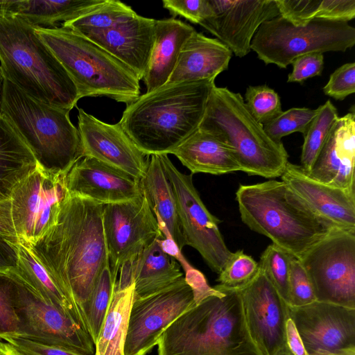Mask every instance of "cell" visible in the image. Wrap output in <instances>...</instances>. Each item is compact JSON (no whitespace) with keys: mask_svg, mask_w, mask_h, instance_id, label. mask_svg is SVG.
Returning a JSON list of instances; mask_svg holds the SVG:
<instances>
[{"mask_svg":"<svg viewBox=\"0 0 355 355\" xmlns=\"http://www.w3.org/2000/svg\"><path fill=\"white\" fill-rule=\"evenodd\" d=\"M103 206L69 194L53 226L34 243L25 241L83 314L102 269L110 263Z\"/></svg>","mask_w":355,"mask_h":355,"instance_id":"cell-1","label":"cell"},{"mask_svg":"<svg viewBox=\"0 0 355 355\" xmlns=\"http://www.w3.org/2000/svg\"><path fill=\"white\" fill-rule=\"evenodd\" d=\"M214 81L167 83L128 105L119 123L146 155L170 154L199 128Z\"/></svg>","mask_w":355,"mask_h":355,"instance_id":"cell-2","label":"cell"},{"mask_svg":"<svg viewBox=\"0 0 355 355\" xmlns=\"http://www.w3.org/2000/svg\"><path fill=\"white\" fill-rule=\"evenodd\" d=\"M223 292L194 305L159 337L158 355H262L248 331L239 290Z\"/></svg>","mask_w":355,"mask_h":355,"instance_id":"cell-3","label":"cell"},{"mask_svg":"<svg viewBox=\"0 0 355 355\" xmlns=\"http://www.w3.org/2000/svg\"><path fill=\"white\" fill-rule=\"evenodd\" d=\"M236 200L243 223L298 259L337 229L282 180L240 184Z\"/></svg>","mask_w":355,"mask_h":355,"instance_id":"cell-4","label":"cell"},{"mask_svg":"<svg viewBox=\"0 0 355 355\" xmlns=\"http://www.w3.org/2000/svg\"><path fill=\"white\" fill-rule=\"evenodd\" d=\"M0 67L6 78L37 101L71 111L80 99L35 27L18 17L0 16Z\"/></svg>","mask_w":355,"mask_h":355,"instance_id":"cell-5","label":"cell"},{"mask_svg":"<svg viewBox=\"0 0 355 355\" xmlns=\"http://www.w3.org/2000/svg\"><path fill=\"white\" fill-rule=\"evenodd\" d=\"M69 112L37 101L4 77L1 113L47 171L67 173L83 157L79 132Z\"/></svg>","mask_w":355,"mask_h":355,"instance_id":"cell-6","label":"cell"},{"mask_svg":"<svg viewBox=\"0 0 355 355\" xmlns=\"http://www.w3.org/2000/svg\"><path fill=\"white\" fill-rule=\"evenodd\" d=\"M209 132L234 152L241 171L265 178L281 177L288 155L271 139L250 113L240 93L213 87L199 128Z\"/></svg>","mask_w":355,"mask_h":355,"instance_id":"cell-7","label":"cell"},{"mask_svg":"<svg viewBox=\"0 0 355 355\" xmlns=\"http://www.w3.org/2000/svg\"><path fill=\"white\" fill-rule=\"evenodd\" d=\"M35 31L70 76L80 99L105 96L128 105L140 96L135 73L94 42L62 26Z\"/></svg>","mask_w":355,"mask_h":355,"instance_id":"cell-8","label":"cell"},{"mask_svg":"<svg viewBox=\"0 0 355 355\" xmlns=\"http://www.w3.org/2000/svg\"><path fill=\"white\" fill-rule=\"evenodd\" d=\"M354 44L355 28L347 21L315 19L295 25L279 15L259 26L250 46L266 64L286 69L300 55L345 52Z\"/></svg>","mask_w":355,"mask_h":355,"instance_id":"cell-9","label":"cell"},{"mask_svg":"<svg viewBox=\"0 0 355 355\" xmlns=\"http://www.w3.org/2000/svg\"><path fill=\"white\" fill-rule=\"evenodd\" d=\"M299 259L317 301L355 309V231L334 230Z\"/></svg>","mask_w":355,"mask_h":355,"instance_id":"cell-10","label":"cell"},{"mask_svg":"<svg viewBox=\"0 0 355 355\" xmlns=\"http://www.w3.org/2000/svg\"><path fill=\"white\" fill-rule=\"evenodd\" d=\"M159 156L173 189L185 245L196 250L211 270L219 274L232 253L220 232V221L204 205L192 175L180 172L167 154Z\"/></svg>","mask_w":355,"mask_h":355,"instance_id":"cell-11","label":"cell"},{"mask_svg":"<svg viewBox=\"0 0 355 355\" xmlns=\"http://www.w3.org/2000/svg\"><path fill=\"white\" fill-rule=\"evenodd\" d=\"M67 173L49 172L38 165L15 187L9 200L19 239L33 243L55 223L61 205L69 194Z\"/></svg>","mask_w":355,"mask_h":355,"instance_id":"cell-12","label":"cell"},{"mask_svg":"<svg viewBox=\"0 0 355 355\" xmlns=\"http://www.w3.org/2000/svg\"><path fill=\"white\" fill-rule=\"evenodd\" d=\"M103 227L110 266L116 279L121 267L159 237H164L147 198L105 205Z\"/></svg>","mask_w":355,"mask_h":355,"instance_id":"cell-13","label":"cell"},{"mask_svg":"<svg viewBox=\"0 0 355 355\" xmlns=\"http://www.w3.org/2000/svg\"><path fill=\"white\" fill-rule=\"evenodd\" d=\"M193 293L184 277L155 293L134 297L124 355H146L157 345L164 329L194 306Z\"/></svg>","mask_w":355,"mask_h":355,"instance_id":"cell-14","label":"cell"},{"mask_svg":"<svg viewBox=\"0 0 355 355\" xmlns=\"http://www.w3.org/2000/svg\"><path fill=\"white\" fill-rule=\"evenodd\" d=\"M288 314L307 355H355V309L316 300Z\"/></svg>","mask_w":355,"mask_h":355,"instance_id":"cell-15","label":"cell"},{"mask_svg":"<svg viewBox=\"0 0 355 355\" xmlns=\"http://www.w3.org/2000/svg\"><path fill=\"white\" fill-rule=\"evenodd\" d=\"M17 313L21 322L20 337L83 355H94L95 345L89 333L46 303L21 279Z\"/></svg>","mask_w":355,"mask_h":355,"instance_id":"cell-16","label":"cell"},{"mask_svg":"<svg viewBox=\"0 0 355 355\" xmlns=\"http://www.w3.org/2000/svg\"><path fill=\"white\" fill-rule=\"evenodd\" d=\"M249 334L262 355H276L286 347L288 305L259 268L247 286L239 289Z\"/></svg>","mask_w":355,"mask_h":355,"instance_id":"cell-17","label":"cell"},{"mask_svg":"<svg viewBox=\"0 0 355 355\" xmlns=\"http://www.w3.org/2000/svg\"><path fill=\"white\" fill-rule=\"evenodd\" d=\"M78 130L83 157L96 159L139 180L147 169L149 156L143 153L119 122H103L78 108Z\"/></svg>","mask_w":355,"mask_h":355,"instance_id":"cell-18","label":"cell"},{"mask_svg":"<svg viewBox=\"0 0 355 355\" xmlns=\"http://www.w3.org/2000/svg\"><path fill=\"white\" fill-rule=\"evenodd\" d=\"M209 1L213 15L200 25L239 58L250 52L259 26L279 15L275 0Z\"/></svg>","mask_w":355,"mask_h":355,"instance_id":"cell-19","label":"cell"},{"mask_svg":"<svg viewBox=\"0 0 355 355\" xmlns=\"http://www.w3.org/2000/svg\"><path fill=\"white\" fill-rule=\"evenodd\" d=\"M66 180L70 195L104 205L128 201L142 193L139 180L89 157L73 164Z\"/></svg>","mask_w":355,"mask_h":355,"instance_id":"cell-20","label":"cell"},{"mask_svg":"<svg viewBox=\"0 0 355 355\" xmlns=\"http://www.w3.org/2000/svg\"><path fill=\"white\" fill-rule=\"evenodd\" d=\"M281 178L316 214L338 230L355 231V191L315 180L289 162Z\"/></svg>","mask_w":355,"mask_h":355,"instance_id":"cell-21","label":"cell"},{"mask_svg":"<svg viewBox=\"0 0 355 355\" xmlns=\"http://www.w3.org/2000/svg\"><path fill=\"white\" fill-rule=\"evenodd\" d=\"M338 116L306 173L324 184L355 191V114Z\"/></svg>","mask_w":355,"mask_h":355,"instance_id":"cell-22","label":"cell"},{"mask_svg":"<svg viewBox=\"0 0 355 355\" xmlns=\"http://www.w3.org/2000/svg\"><path fill=\"white\" fill-rule=\"evenodd\" d=\"M155 21L154 19L137 15L112 28L92 33L85 37L119 60L141 80L155 42Z\"/></svg>","mask_w":355,"mask_h":355,"instance_id":"cell-23","label":"cell"},{"mask_svg":"<svg viewBox=\"0 0 355 355\" xmlns=\"http://www.w3.org/2000/svg\"><path fill=\"white\" fill-rule=\"evenodd\" d=\"M232 56L218 40L195 31L184 44L168 83L215 80L227 69Z\"/></svg>","mask_w":355,"mask_h":355,"instance_id":"cell-24","label":"cell"},{"mask_svg":"<svg viewBox=\"0 0 355 355\" xmlns=\"http://www.w3.org/2000/svg\"><path fill=\"white\" fill-rule=\"evenodd\" d=\"M163 238L155 239L120 268L134 284V297L155 293L183 277L176 259L162 248Z\"/></svg>","mask_w":355,"mask_h":355,"instance_id":"cell-25","label":"cell"},{"mask_svg":"<svg viewBox=\"0 0 355 355\" xmlns=\"http://www.w3.org/2000/svg\"><path fill=\"white\" fill-rule=\"evenodd\" d=\"M195 31L191 26L175 17L156 20L155 42L143 78L146 92L168 83L184 44Z\"/></svg>","mask_w":355,"mask_h":355,"instance_id":"cell-26","label":"cell"},{"mask_svg":"<svg viewBox=\"0 0 355 355\" xmlns=\"http://www.w3.org/2000/svg\"><path fill=\"white\" fill-rule=\"evenodd\" d=\"M170 154L191 174L222 175L241 171L233 150L214 135L198 129Z\"/></svg>","mask_w":355,"mask_h":355,"instance_id":"cell-27","label":"cell"},{"mask_svg":"<svg viewBox=\"0 0 355 355\" xmlns=\"http://www.w3.org/2000/svg\"><path fill=\"white\" fill-rule=\"evenodd\" d=\"M140 184L164 239H171L181 251L185 244L176 200L159 155H150L145 175L140 180Z\"/></svg>","mask_w":355,"mask_h":355,"instance_id":"cell-28","label":"cell"},{"mask_svg":"<svg viewBox=\"0 0 355 355\" xmlns=\"http://www.w3.org/2000/svg\"><path fill=\"white\" fill-rule=\"evenodd\" d=\"M12 272L46 303L59 309L89 333L81 309L65 295L27 243L21 239H19L18 245L17 265Z\"/></svg>","mask_w":355,"mask_h":355,"instance_id":"cell-29","label":"cell"},{"mask_svg":"<svg viewBox=\"0 0 355 355\" xmlns=\"http://www.w3.org/2000/svg\"><path fill=\"white\" fill-rule=\"evenodd\" d=\"M104 0L0 1V16L18 17L35 28H52L94 9Z\"/></svg>","mask_w":355,"mask_h":355,"instance_id":"cell-30","label":"cell"},{"mask_svg":"<svg viewBox=\"0 0 355 355\" xmlns=\"http://www.w3.org/2000/svg\"><path fill=\"white\" fill-rule=\"evenodd\" d=\"M37 166L30 148L0 114V201L9 199L17 184Z\"/></svg>","mask_w":355,"mask_h":355,"instance_id":"cell-31","label":"cell"},{"mask_svg":"<svg viewBox=\"0 0 355 355\" xmlns=\"http://www.w3.org/2000/svg\"><path fill=\"white\" fill-rule=\"evenodd\" d=\"M134 287L133 284L124 289L115 288L95 345L96 355H124Z\"/></svg>","mask_w":355,"mask_h":355,"instance_id":"cell-32","label":"cell"},{"mask_svg":"<svg viewBox=\"0 0 355 355\" xmlns=\"http://www.w3.org/2000/svg\"><path fill=\"white\" fill-rule=\"evenodd\" d=\"M279 15L295 25L315 19L348 22L355 17L354 0H275Z\"/></svg>","mask_w":355,"mask_h":355,"instance_id":"cell-33","label":"cell"},{"mask_svg":"<svg viewBox=\"0 0 355 355\" xmlns=\"http://www.w3.org/2000/svg\"><path fill=\"white\" fill-rule=\"evenodd\" d=\"M137 15L131 6L121 1L104 0L89 12L62 23L61 26L85 37L92 33L112 28Z\"/></svg>","mask_w":355,"mask_h":355,"instance_id":"cell-34","label":"cell"},{"mask_svg":"<svg viewBox=\"0 0 355 355\" xmlns=\"http://www.w3.org/2000/svg\"><path fill=\"white\" fill-rule=\"evenodd\" d=\"M116 279L110 263L102 269L84 309L89 334L95 345L115 290Z\"/></svg>","mask_w":355,"mask_h":355,"instance_id":"cell-35","label":"cell"},{"mask_svg":"<svg viewBox=\"0 0 355 355\" xmlns=\"http://www.w3.org/2000/svg\"><path fill=\"white\" fill-rule=\"evenodd\" d=\"M317 110L315 116L304 135L300 166L306 173L310 171L333 125L338 118L337 109L329 100L320 105Z\"/></svg>","mask_w":355,"mask_h":355,"instance_id":"cell-36","label":"cell"},{"mask_svg":"<svg viewBox=\"0 0 355 355\" xmlns=\"http://www.w3.org/2000/svg\"><path fill=\"white\" fill-rule=\"evenodd\" d=\"M19 278L12 272L0 271V340L21 336L17 313Z\"/></svg>","mask_w":355,"mask_h":355,"instance_id":"cell-37","label":"cell"},{"mask_svg":"<svg viewBox=\"0 0 355 355\" xmlns=\"http://www.w3.org/2000/svg\"><path fill=\"white\" fill-rule=\"evenodd\" d=\"M291 256L282 248L271 243L263 252L259 262V268L287 304Z\"/></svg>","mask_w":355,"mask_h":355,"instance_id":"cell-38","label":"cell"},{"mask_svg":"<svg viewBox=\"0 0 355 355\" xmlns=\"http://www.w3.org/2000/svg\"><path fill=\"white\" fill-rule=\"evenodd\" d=\"M317 109L293 107L282 111L278 116L263 125L266 134L274 141L280 144L282 139L294 132L306 133L317 114Z\"/></svg>","mask_w":355,"mask_h":355,"instance_id":"cell-39","label":"cell"},{"mask_svg":"<svg viewBox=\"0 0 355 355\" xmlns=\"http://www.w3.org/2000/svg\"><path fill=\"white\" fill-rule=\"evenodd\" d=\"M259 270V263L239 250L232 253L217 281L223 286L239 290L252 282Z\"/></svg>","mask_w":355,"mask_h":355,"instance_id":"cell-40","label":"cell"},{"mask_svg":"<svg viewBox=\"0 0 355 355\" xmlns=\"http://www.w3.org/2000/svg\"><path fill=\"white\" fill-rule=\"evenodd\" d=\"M244 102L252 116L262 125L282 112L279 94L266 85L248 87Z\"/></svg>","mask_w":355,"mask_h":355,"instance_id":"cell-41","label":"cell"},{"mask_svg":"<svg viewBox=\"0 0 355 355\" xmlns=\"http://www.w3.org/2000/svg\"><path fill=\"white\" fill-rule=\"evenodd\" d=\"M19 238L12 218L10 200L0 201V271L13 272L18 261Z\"/></svg>","mask_w":355,"mask_h":355,"instance_id":"cell-42","label":"cell"},{"mask_svg":"<svg viewBox=\"0 0 355 355\" xmlns=\"http://www.w3.org/2000/svg\"><path fill=\"white\" fill-rule=\"evenodd\" d=\"M316 301L309 277L300 259L291 256L288 279V306L297 307Z\"/></svg>","mask_w":355,"mask_h":355,"instance_id":"cell-43","label":"cell"},{"mask_svg":"<svg viewBox=\"0 0 355 355\" xmlns=\"http://www.w3.org/2000/svg\"><path fill=\"white\" fill-rule=\"evenodd\" d=\"M324 94L343 101L355 92V62H348L336 69L323 87Z\"/></svg>","mask_w":355,"mask_h":355,"instance_id":"cell-44","label":"cell"},{"mask_svg":"<svg viewBox=\"0 0 355 355\" xmlns=\"http://www.w3.org/2000/svg\"><path fill=\"white\" fill-rule=\"evenodd\" d=\"M162 4L173 17L180 15L193 24H200L213 15L209 0H164Z\"/></svg>","mask_w":355,"mask_h":355,"instance_id":"cell-45","label":"cell"},{"mask_svg":"<svg viewBox=\"0 0 355 355\" xmlns=\"http://www.w3.org/2000/svg\"><path fill=\"white\" fill-rule=\"evenodd\" d=\"M292 71L288 75V83H302L306 80L320 76L324 68L323 53L314 52L296 58L291 63Z\"/></svg>","mask_w":355,"mask_h":355,"instance_id":"cell-46","label":"cell"},{"mask_svg":"<svg viewBox=\"0 0 355 355\" xmlns=\"http://www.w3.org/2000/svg\"><path fill=\"white\" fill-rule=\"evenodd\" d=\"M185 268V281L191 288L194 304L197 305L210 296H219L223 292L211 287L205 275L191 266L184 259L182 261Z\"/></svg>","mask_w":355,"mask_h":355,"instance_id":"cell-47","label":"cell"},{"mask_svg":"<svg viewBox=\"0 0 355 355\" xmlns=\"http://www.w3.org/2000/svg\"><path fill=\"white\" fill-rule=\"evenodd\" d=\"M23 355H83L64 348L35 342L22 337L4 339Z\"/></svg>","mask_w":355,"mask_h":355,"instance_id":"cell-48","label":"cell"},{"mask_svg":"<svg viewBox=\"0 0 355 355\" xmlns=\"http://www.w3.org/2000/svg\"><path fill=\"white\" fill-rule=\"evenodd\" d=\"M286 345L293 355H307L302 340L290 316L286 322Z\"/></svg>","mask_w":355,"mask_h":355,"instance_id":"cell-49","label":"cell"},{"mask_svg":"<svg viewBox=\"0 0 355 355\" xmlns=\"http://www.w3.org/2000/svg\"><path fill=\"white\" fill-rule=\"evenodd\" d=\"M0 355H23L12 345L0 340Z\"/></svg>","mask_w":355,"mask_h":355,"instance_id":"cell-50","label":"cell"},{"mask_svg":"<svg viewBox=\"0 0 355 355\" xmlns=\"http://www.w3.org/2000/svg\"><path fill=\"white\" fill-rule=\"evenodd\" d=\"M3 81H4V76L3 74L1 68L0 67V114H1V96H2Z\"/></svg>","mask_w":355,"mask_h":355,"instance_id":"cell-51","label":"cell"},{"mask_svg":"<svg viewBox=\"0 0 355 355\" xmlns=\"http://www.w3.org/2000/svg\"><path fill=\"white\" fill-rule=\"evenodd\" d=\"M276 355H293L286 348V347L279 352H278Z\"/></svg>","mask_w":355,"mask_h":355,"instance_id":"cell-52","label":"cell"},{"mask_svg":"<svg viewBox=\"0 0 355 355\" xmlns=\"http://www.w3.org/2000/svg\"><path fill=\"white\" fill-rule=\"evenodd\" d=\"M94 355H96V354H94Z\"/></svg>","mask_w":355,"mask_h":355,"instance_id":"cell-53","label":"cell"}]
</instances>
